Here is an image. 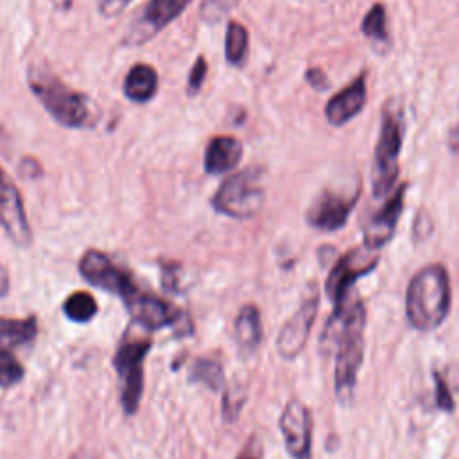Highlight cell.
<instances>
[{"instance_id":"44dd1931","label":"cell","mask_w":459,"mask_h":459,"mask_svg":"<svg viewBox=\"0 0 459 459\" xmlns=\"http://www.w3.org/2000/svg\"><path fill=\"white\" fill-rule=\"evenodd\" d=\"M97 310V299L86 290H75L63 301V312L74 323H90Z\"/></svg>"},{"instance_id":"7a4b0ae2","label":"cell","mask_w":459,"mask_h":459,"mask_svg":"<svg viewBox=\"0 0 459 459\" xmlns=\"http://www.w3.org/2000/svg\"><path fill=\"white\" fill-rule=\"evenodd\" d=\"M27 82L36 99L48 115L65 127H93L99 122L97 104L82 91L70 88L52 70L32 65L27 72Z\"/></svg>"},{"instance_id":"f546056e","label":"cell","mask_w":459,"mask_h":459,"mask_svg":"<svg viewBox=\"0 0 459 459\" xmlns=\"http://www.w3.org/2000/svg\"><path fill=\"white\" fill-rule=\"evenodd\" d=\"M305 81H307L314 90H317V91H325V90H328V86H330V81H328L326 74H325L321 68H317V66H310V68L305 72Z\"/></svg>"},{"instance_id":"836d02e7","label":"cell","mask_w":459,"mask_h":459,"mask_svg":"<svg viewBox=\"0 0 459 459\" xmlns=\"http://www.w3.org/2000/svg\"><path fill=\"white\" fill-rule=\"evenodd\" d=\"M20 172L27 178H36V176H41V167L34 158H25L20 163Z\"/></svg>"},{"instance_id":"cb8c5ba5","label":"cell","mask_w":459,"mask_h":459,"mask_svg":"<svg viewBox=\"0 0 459 459\" xmlns=\"http://www.w3.org/2000/svg\"><path fill=\"white\" fill-rule=\"evenodd\" d=\"M362 34L377 43L387 41V16L382 4H373L362 18Z\"/></svg>"},{"instance_id":"8fae6325","label":"cell","mask_w":459,"mask_h":459,"mask_svg":"<svg viewBox=\"0 0 459 459\" xmlns=\"http://www.w3.org/2000/svg\"><path fill=\"white\" fill-rule=\"evenodd\" d=\"M319 307L317 289L312 287V292L305 296L298 310L283 323L278 337H276V351L281 359L292 360L305 348L310 330L314 326Z\"/></svg>"},{"instance_id":"277c9868","label":"cell","mask_w":459,"mask_h":459,"mask_svg":"<svg viewBox=\"0 0 459 459\" xmlns=\"http://www.w3.org/2000/svg\"><path fill=\"white\" fill-rule=\"evenodd\" d=\"M403 143V108L396 100H387L380 115V131L375 145L371 188L382 199L393 192L398 179V158Z\"/></svg>"},{"instance_id":"d590c367","label":"cell","mask_w":459,"mask_h":459,"mask_svg":"<svg viewBox=\"0 0 459 459\" xmlns=\"http://www.w3.org/2000/svg\"><path fill=\"white\" fill-rule=\"evenodd\" d=\"M11 289V280H9V271L5 269V265L0 262V298L7 296Z\"/></svg>"},{"instance_id":"1f68e13d","label":"cell","mask_w":459,"mask_h":459,"mask_svg":"<svg viewBox=\"0 0 459 459\" xmlns=\"http://www.w3.org/2000/svg\"><path fill=\"white\" fill-rule=\"evenodd\" d=\"M133 0H97V7L104 16H117L122 13Z\"/></svg>"},{"instance_id":"8992f818","label":"cell","mask_w":459,"mask_h":459,"mask_svg":"<svg viewBox=\"0 0 459 459\" xmlns=\"http://www.w3.org/2000/svg\"><path fill=\"white\" fill-rule=\"evenodd\" d=\"M151 350L149 339L124 337L113 355V366L122 384L120 403L127 416L134 414L140 407L143 394V364Z\"/></svg>"},{"instance_id":"d6986e66","label":"cell","mask_w":459,"mask_h":459,"mask_svg":"<svg viewBox=\"0 0 459 459\" xmlns=\"http://www.w3.org/2000/svg\"><path fill=\"white\" fill-rule=\"evenodd\" d=\"M262 317L256 305H244L235 317V341L242 351H255L262 341Z\"/></svg>"},{"instance_id":"83f0119b","label":"cell","mask_w":459,"mask_h":459,"mask_svg":"<svg viewBox=\"0 0 459 459\" xmlns=\"http://www.w3.org/2000/svg\"><path fill=\"white\" fill-rule=\"evenodd\" d=\"M238 0H203L201 2V18L204 23H219Z\"/></svg>"},{"instance_id":"e0dca14e","label":"cell","mask_w":459,"mask_h":459,"mask_svg":"<svg viewBox=\"0 0 459 459\" xmlns=\"http://www.w3.org/2000/svg\"><path fill=\"white\" fill-rule=\"evenodd\" d=\"M242 151H244L242 143L235 136H230V134L213 136L204 149V160H203L204 172L212 176H219L233 170L242 158Z\"/></svg>"},{"instance_id":"e575fe53","label":"cell","mask_w":459,"mask_h":459,"mask_svg":"<svg viewBox=\"0 0 459 459\" xmlns=\"http://www.w3.org/2000/svg\"><path fill=\"white\" fill-rule=\"evenodd\" d=\"M448 147L452 152H459V120L448 131Z\"/></svg>"},{"instance_id":"d6a6232c","label":"cell","mask_w":459,"mask_h":459,"mask_svg":"<svg viewBox=\"0 0 459 459\" xmlns=\"http://www.w3.org/2000/svg\"><path fill=\"white\" fill-rule=\"evenodd\" d=\"M237 459H262V441L256 436H251L238 452Z\"/></svg>"},{"instance_id":"74e56055","label":"cell","mask_w":459,"mask_h":459,"mask_svg":"<svg viewBox=\"0 0 459 459\" xmlns=\"http://www.w3.org/2000/svg\"><path fill=\"white\" fill-rule=\"evenodd\" d=\"M70 459H93V457H90V455H86V454H82V452H77V454H74Z\"/></svg>"},{"instance_id":"4fadbf2b","label":"cell","mask_w":459,"mask_h":459,"mask_svg":"<svg viewBox=\"0 0 459 459\" xmlns=\"http://www.w3.org/2000/svg\"><path fill=\"white\" fill-rule=\"evenodd\" d=\"M192 0H151L131 22L124 36V45H143L176 20Z\"/></svg>"},{"instance_id":"5bb4252c","label":"cell","mask_w":459,"mask_h":459,"mask_svg":"<svg viewBox=\"0 0 459 459\" xmlns=\"http://www.w3.org/2000/svg\"><path fill=\"white\" fill-rule=\"evenodd\" d=\"M124 303L131 319L149 332H156L165 326L176 325L181 317V312L170 301L152 292H142L140 289Z\"/></svg>"},{"instance_id":"ba28073f","label":"cell","mask_w":459,"mask_h":459,"mask_svg":"<svg viewBox=\"0 0 459 459\" xmlns=\"http://www.w3.org/2000/svg\"><path fill=\"white\" fill-rule=\"evenodd\" d=\"M378 255L377 251L364 247H353L346 255L339 256L337 262L332 264V269L325 281V292L332 305L342 303L355 285V281L371 271L377 269Z\"/></svg>"},{"instance_id":"ac0fdd59","label":"cell","mask_w":459,"mask_h":459,"mask_svg":"<svg viewBox=\"0 0 459 459\" xmlns=\"http://www.w3.org/2000/svg\"><path fill=\"white\" fill-rule=\"evenodd\" d=\"M158 91V74L151 65L136 63L129 68L124 81V95L133 102H147Z\"/></svg>"},{"instance_id":"4dcf8cb0","label":"cell","mask_w":459,"mask_h":459,"mask_svg":"<svg viewBox=\"0 0 459 459\" xmlns=\"http://www.w3.org/2000/svg\"><path fill=\"white\" fill-rule=\"evenodd\" d=\"M161 283H163V289H167V290H178L179 289V265L178 264L163 265Z\"/></svg>"},{"instance_id":"2e32d148","label":"cell","mask_w":459,"mask_h":459,"mask_svg":"<svg viewBox=\"0 0 459 459\" xmlns=\"http://www.w3.org/2000/svg\"><path fill=\"white\" fill-rule=\"evenodd\" d=\"M368 86L366 74H359L346 88L337 91L325 106V117L333 127H341L355 118L366 106Z\"/></svg>"},{"instance_id":"6da1fadb","label":"cell","mask_w":459,"mask_h":459,"mask_svg":"<svg viewBox=\"0 0 459 459\" xmlns=\"http://www.w3.org/2000/svg\"><path fill=\"white\" fill-rule=\"evenodd\" d=\"M452 305L450 276L443 264H427L418 269L405 290V317L411 328L432 332L439 328Z\"/></svg>"},{"instance_id":"30bf717a","label":"cell","mask_w":459,"mask_h":459,"mask_svg":"<svg viewBox=\"0 0 459 459\" xmlns=\"http://www.w3.org/2000/svg\"><path fill=\"white\" fill-rule=\"evenodd\" d=\"M278 427L292 459H312V414L299 398L285 402Z\"/></svg>"},{"instance_id":"52a82bcc","label":"cell","mask_w":459,"mask_h":459,"mask_svg":"<svg viewBox=\"0 0 459 459\" xmlns=\"http://www.w3.org/2000/svg\"><path fill=\"white\" fill-rule=\"evenodd\" d=\"M360 197V178L351 185L326 186L307 208V224L317 231H337L346 226Z\"/></svg>"},{"instance_id":"f1b7e54d","label":"cell","mask_w":459,"mask_h":459,"mask_svg":"<svg viewBox=\"0 0 459 459\" xmlns=\"http://www.w3.org/2000/svg\"><path fill=\"white\" fill-rule=\"evenodd\" d=\"M206 74H208V63L203 56H197V59L190 70V75H188V95H195L201 90V86L206 79Z\"/></svg>"},{"instance_id":"5b68a950","label":"cell","mask_w":459,"mask_h":459,"mask_svg":"<svg viewBox=\"0 0 459 459\" xmlns=\"http://www.w3.org/2000/svg\"><path fill=\"white\" fill-rule=\"evenodd\" d=\"M260 179V169H244L228 176L212 197L213 210L238 221L255 217L265 201V190Z\"/></svg>"},{"instance_id":"d4e9b609","label":"cell","mask_w":459,"mask_h":459,"mask_svg":"<svg viewBox=\"0 0 459 459\" xmlns=\"http://www.w3.org/2000/svg\"><path fill=\"white\" fill-rule=\"evenodd\" d=\"M23 377H25V369L22 362L11 351L0 353V387L9 389L20 384Z\"/></svg>"},{"instance_id":"484cf974","label":"cell","mask_w":459,"mask_h":459,"mask_svg":"<svg viewBox=\"0 0 459 459\" xmlns=\"http://www.w3.org/2000/svg\"><path fill=\"white\" fill-rule=\"evenodd\" d=\"M246 402V389L237 384L222 393V416L226 421H235Z\"/></svg>"},{"instance_id":"3957f363","label":"cell","mask_w":459,"mask_h":459,"mask_svg":"<svg viewBox=\"0 0 459 459\" xmlns=\"http://www.w3.org/2000/svg\"><path fill=\"white\" fill-rule=\"evenodd\" d=\"M366 307L360 298H353L346 325L335 344L333 389L339 403L348 405L353 400L357 377L364 360Z\"/></svg>"},{"instance_id":"7402d4cb","label":"cell","mask_w":459,"mask_h":459,"mask_svg":"<svg viewBox=\"0 0 459 459\" xmlns=\"http://www.w3.org/2000/svg\"><path fill=\"white\" fill-rule=\"evenodd\" d=\"M188 378H190V382L204 384L212 391H219L224 384V369L219 360L201 357L192 364Z\"/></svg>"},{"instance_id":"9c48e42d","label":"cell","mask_w":459,"mask_h":459,"mask_svg":"<svg viewBox=\"0 0 459 459\" xmlns=\"http://www.w3.org/2000/svg\"><path fill=\"white\" fill-rule=\"evenodd\" d=\"M79 273L90 285L118 296L124 301L138 290L131 273L118 267L106 253L99 249L84 251L79 260Z\"/></svg>"},{"instance_id":"8d00e7d4","label":"cell","mask_w":459,"mask_h":459,"mask_svg":"<svg viewBox=\"0 0 459 459\" xmlns=\"http://www.w3.org/2000/svg\"><path fill=\"white\" fill-rule=\"evenodd\" d=\"M52 2H54V5H56L57 9L66 11V9H70V5H72L74 0H52Z\"/></svg>"},{"instance_id":"4316f807","label":"cell","mask_w":459,"mask_h":459,"mask_svg":"<svg viewBox=\"0 0 459 459\" xmlns=\"http://www.w3.org/2000/svg\"><path fill=\"white\" fill-rule=\"evenodd\" d=\"M432 380H434V400L439 411L443 412H454L455 409V400L452 396V391L448 387V382L445 375L437 369L432 371Z\"/></svg>"},{"instance_id":"ffe728a7","label":"cell","mask_w":459,"mask_h":459,"mask_svg":"<svg viewBox=\"0 0 459 459\" xmlns=\"http://www.w3.org/2000/svg\"><path fill=\"white\" fill-rule=\"evenodd\" d=\"M38 332L36 317H0V353L11 351L34 339Z\"/></svg>"},{"instance_id":"603a6c76","label":"cell","mask_w":459,"mask_h":459,"mask_svg":"<svg viewBox=\"0 0 459 459\" xmlns=\"http://www.w3.org/2000/svg\"><path fill=\"white\" fill-rule=\"evenodd\" d=\"M247 41H249L247 29L242 23L231 20L226 29V43H224L228 63H231V65L244 63L246 54H247Z\"/></svg>"},{"instance_id":"7c38bea8","label":"cell","mask_w":459,"mask_h":459,"mask_svg":"<svg viewBox=\"0 0 459 459\" xmlns=\"http://www.w3.org/2000/svg\"><path fill=\"white\" fill-rule=\"evenodd\" d=\"M0 226L16 247H27L32 242V230L25 213L23 199L14 181L0 167Z\"/></svg>"},{"instance_id":"9a60e30c","label":"cell","mask_w":459,"mask_h":459,"mask_svg":"<svg viewBox=\"0 0 459 459\" xmlns=\"http://www.w3.org/2000/svg\"><path fill=\"white\" fill-rule=\"evenodd\" d=\"M407 186H409L407 183L398 185L396 190L387 195V201L382 204V208L366 222L362 235H364V246L368 249L378 251L393 238L398 219L403 213Z\"/></svg>"}]
</instances>
